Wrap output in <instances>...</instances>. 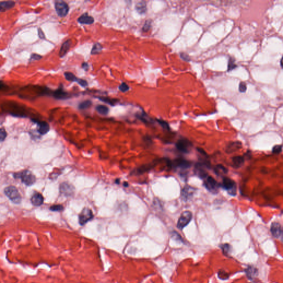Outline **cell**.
Segmentation results:
<instances>
[{
  "instance_id": "cell-1",
  "label": "cell",
  "mask_w": 283,
  "mask_h": 283,
  "mask_svg": "<svg viewBox=\"0 0 283 283\" xmlns=\"http://www.w3.org/2000/svg\"><path fill=\"white\" fill-rule=\"evenodd\" d=\"M14 176L15 177L20 179L22 182L27 186H31L35 181V175L28 170H24L23 172L15 174Z\"/></svg>"
},
{
  "instance_id": "cell-2",
  "label": "cell",
  "mask_w": 283,
  "mask_h": 283,
  "mask_svg": "<svg viewBox=\"0 0 283 283\" xmlns=\"http://www.w3.org/2000/svg\"><path fill=\"white\" fill-rule=\"evenodd\" d=\"M5 194L11 200L15 203H20L21 196L17 189L13 186H9L5 188Z\"/></svg>"
},
{
  "instance_id": "cell-3",
  "label": "cell",
  "mask_w": 283,
  "mask_h": 283,
  "mask_svg": "<svg viewBox=\"0 0 283 283\" xmlns=\"http://www.w3.org/2000/svg\"><path fill=\"white\" fill-rule=\"evenodd\" d=\"M210 167V164L209 162H200L196 164L195 172L196 175L201 179H205L208 176V174L206 172V168H209Z\"/></svg>"
},
{
  "instance_id": "cell-4",
  "label": "cell",
  "mask_w": 283,
  "mask_h": 283,
  "mask_svg": "<svg viewBox=\"0 0 283 283\" xmlns=\"http://www.w3.org/2000/svg\"><path fill=\"white\" fill-rule=\"evenodd\" d=\"M221 186L229 192V194L231 195L235 196L236 195V184L231 179L227 177H223L222 184Z\"/></svg>"
},
{
  "instance_id": "cell-5",
  "label": "cell",
  "mask_w": 283,
  "mask_h": 283,
  "mask_svg": "<svg viewBox=\"0 0 283 283\" xmlns=\"http://www.w3.org/2000/svg\"><path fill=\"white\" fill-rule=\"evenodd\" d=\"M192 214L191 212L189 211L183 212L180 215V217L177 222V228L180 229H183L190 223V222L192 221Z\"/></svg>"
},
{
  "instance_id": "cell-6",
  "label": "cell",
  "mask_w": 283,
  "mask_h": 283,
  "mask_svg": "<svg viewBox=\"0 0 283 283\" xmlns=\"http://www.w3.org/2000/svg\"><path fill=\"white\" fill-rule=\"evenodd\" d=\"M55 9L58 15L60 17H65L68 13L69 7L68 5L63 1H57L55 2Z\"/></svg>"
},
{
  "instance_id": "cell-7",
  "label": "cell",
  "mask_w": 283,
  "mask_h": 283,
  "mask_svg": "<svg viewBox=\"0 0 283 283\" xmlns=\"http://www.w3.org/2000/svg\"><path fill=\"white\" fill-rule=\"evenodd\" d=\"M204 186L212 193H217L220 185L214 177L211 176H207L204 181Z\"/></svg>"
},
{
  "instance_id": "cell-8",
  "label": "cell",
  "mask_w": 283,
  "mask_h": 283,
  "mask_svg": "<svg viewBox=\"0 0 283 283\" xmlns=\"http://www.w3.org/2000/svg\"><path fill=\"white\" fill-rule=\"evenodd\" d=\"M177 148L179 151L183 153H188L190 151L192 144L187 139H180L176 144Z\"/></svg>"
},
{
  "instance_id": "cell-9",
  "label": "cell",
  "mask_w": 283,
  "mask_h": 283,
  "mask_svg": "<svg viewBox=\"0 0 283 283\" xmlns=\"http://www.w3.org/2000/svg\"><path fill=\"white\" fill-rule=\"evenodd\" d=\"M94 217L93 213L90 209L88 208H85L83 209V211L80 213L79 218V223L81 225H84L86 224L87 222H88L89 221L92 220V218Z\"/></svg>"
},
{
  "instance_id": "cell-10",
  "label": "cell",
  "mask_w": 283,
  "mask_h": 283,
  "mask_svg": "<svg viewBox=\"0 0 283 283\" xmlns=\"http://www.w3.org/2000/svg\"><path fill=\"white\" fill-rule=\"evenodd\" d=\"M195 191V189L194 188L189 185H185L181 192L182 199L185 201L190 200L194 195Z\"/></svg>"
},
{
  "instance_id": "cell-11",
  "label": "cell",
  "mask_w": 283,
  "mask_h": 283,
  "mask_svg": "<svg viewBox=\"0 0 283 283\" xmlns=\"http://www.w3.org/2000/svg\"><path fill=\"white\" fill-rule=\"evenodd\" d=\"M170 166L180 169H186L191 166V163L183 158H178L174 160L173 163H170Z\"/></svg>"
},
{
  "instance_id": "cell-12",
  "label": "cell",
  "mask_w": 283,
  "mask_h": 283,
  "mask_svg": "<svg viewBox=\"0 0 283 283\" xmlns=\"http://www.w3.org/2000/svg\"><path fill=\"white\" fill-rule=\"evenodd\" d=\"M64 76H65L66 79L68 81L76 82L80 85V86H83V87H86V86H88V82L86 81V80L77 78L72 73L65 72L64 73Z\"/></svg>"
},
{
  "instance_id": "cell-13",
  "label": "cell",
  "mask_w": 283,
  "mask_h": 283,
  "mask_svg": "<svg viewBox=\"0 0 283 283\" xmlns=\"http://www.w3.org/2000/svg\"><path fill=\"white\" fill-rule=\"evenodd\" d=\"M60 190L61 193L64 195L70 196L73 194L74 188L73 185L68 183H63L60 185Z\"/></svg>"
},
{
  "instance_id": "cell-14",
  "label": "cell",
  "mask_w": 283,
  "mask_h": 283,
  "mask_svg": "<svg viewBox=\"0 0 283 283\" xmlns=\"http://www.w3.org/2000/svg\"><path fill=\"white\" fill-rule=\"evenodd\" d=\"M53 95L55 99L59 100H64L66 99H68L70 96L69 93L64 91L63 85H60L58 89L53 92Z\"/></svg>"
},
{
  "instance_id": "cell-15",
  "label": "cell",
  "mask_w": 283,
  "mask_h": 283,
  "mask_svg": "<svg viewBox=\"0 0 283 283\" xmlns=\"http://www.w3.org/2000/svg\"><path fill=\"white\" fill-rule=\"evenodd\" d=\"M270 231L275 238H279L282 236L281 226L277 222H273L272 223L270 228Z\"/></svg>"
},
{
  "instance_id": "cell-16",
  "label": "cell",
  "mask_w": 283,
  "mask_h": 283,
  "mask_svg": "<svg viewBox=\"0 0 283 283\" xmlns=\"http://www.w3.org/2000/svg\"><path fill=\"white\" fill-rule=\"evenodd\" d=\"M77 21L79 23L83 24H91L94 22V19L92 16H89L88 13H85L84 14H82L80 17L77 19Z\"/></svg>"
},
{
  "instance_id": "cell-17",
  "label": "cell",
  "mask_w": 283,
  "mask_h": 283,
  "mask_svg": "<svg viewBox=\"0 0 283 283\" xmlns=\"http://www.w3.org/2000/svg\"><path fill=\"white\" fill-rule=\"evenodd\" d=\"M242 147V143L240 142H233L229 143L226 147V151L228 153H232L237 151Z\"/></svg>"
},
{
  "instance_id": "cell-18",
  "label": "cell",
  "mask_w": 283,
  "mask_h": 283,
  "mask_svg": "<svg viewBox=\"0 0 283 283\" xmlns=\"http://www.w3.org/2000/svg\"><path fill=\"white\" fill-rule=\"evenodd\" d=\"M44 201V198L42 194L36 192L32 196L31 198L32 203L35 206H39L42 205Z\"/></svg>"
},
{
  "instance_id": "cell-19",
  "label": "cell",
  "mask_w": 283,
  "mask_h": 283,
  "mask_svg": "<svg viewBox=\"0 0 283 283\" xmlns=\"http://www.w3.org/2000/svg\"><path fill=\"white\" fill-rule=\"evenodd\" d=\"M50 127L48 123L45 121L38 122V131L40 135H45L48 132Z\"/></svg>"
},
{
  "instance_id": "cell-20",
  "label": "cell",
  "mask_w": 283,
  "mask_h": 283,
  "mask_svg": "<svg viewBox=\"0 0 283 283\" xmlns=\"http://www.w3.org/2000/svg\"><path fill=\"white\" fill-rule=\"evenodd\" d=\"M72 41L70 39L66 40L63 43L61 47L60 52H59V56L60 58H63L66 54V53L69 51V49L72 46Z\"/></svg>"
},
{
  "instance_id": "cell-21",
  "label": "cell",
  "mask_w": 283,
  "mask_h": 283,
  "mask_svg": "<svg viewBox=\"0 0 283 283\" xmlns=\"http://www.w3.org/2000/svg\"><path fill=\"white\" fill-rule=\"evenodd\" d=\"M15 5L13 1H2L0 2V12H5L13 8Z\"/></svg>"
},
{
  "instance_id": "cell-22",
  "label": "cell",
  "mask_w": 283,
  "mask_h": 283,
  "mask_svg": "<svg viewBox=\"0 0 283 283\" xmlns=\"http://www.w3.org/2000/svg\"><path fill=\"white\" fill-rule=\"evenodd\" d=\"M244 162V157L243 156H236L232 158L233 165L236 168H238L243 166Z\"/></svg>"
},
{
  "instance_id": "cell-23",
  "label": "cell",
  "mask_w": 283,
  "mask_h": 283,
  "mask_svg": "<svg viewBox=\"0 0 283 283\" xmlns=\"http://www.w3.org/2000/svg\"><path fill=\"white\" fill-rule=\"evenodd\" d=\"M136 9L140 14H144L147 11V5L146 2L140 1L137 3Z\"/></svg>"
},
{
  "instance_id": "cell-24",
  "label": "cell",
  "mask_w": 283,
  "mask_h": 283,
  "mask_svg": "<svg viewBox=\"0 0 283 283\" xmlns=\"http://www.w3.org/2000/svg\"><path fill=\"white\" fill-rule=\"evenodd\" d=\"M214 171L218 175H220L227 174L228 172V169L222 165L218 164L214 167Z\"/></svg>"
},
{
  "instance_id": "cell-25",
  "label": "cell",
  "mask_w": 283,
  "mask_h": 283,
  "mask_svg": "<svg viewBox=\"0 0 283 283\" xmlns=\"http://www.w3.org/2000/svg\"><path fill=\"white\" fill-rule=\"evenodd\" d=\"M246 272H247V277L249 279H252V278H254L257 275V270L253 266H249L246 270Z\"/></svg>"
},
{
  "instance_id": "cell-26",
  "label": "cell",
  "mask_w": 283,
  "mask_h": 283,
  "mask_svg": "<svg viewBox=\"0 0 283 283\" xmlns=\"http://www.w3.org/2000/svg\"><path fill=\"white\" fill-rule=\"evenodd\" d=\"M96 110L99 114L102 115H106L108 114L109 112V108L104 105H98L96 107Z\"/></svg>"
},
{
  "instance_id": "cell-27",
  "label": "cell",
  "mask_w": 283,
  "mask_h": 283,
  "mask_svg": "<svg viewBox=\"0 0 283 283\" xmlns=\"http://www.w3.org/2000/svg\"><path fill=\"white\" fill-rule=\"evenodd\" d=\"M102 47L101 46L100 44L96 43V44H95L94 46H93V47H92L91 54H99L102 51Z\"/></svg>"
},
{
  "instance_id": "cell-28",
  "label": "cell",
  "mask_w": 283,
  "mask_h": 283,
  "mask_svg": "<svg viewBox=\"0 0 283 283\" xmlns=\"http://www.w3.org/2000/svg\"><path fill=\"white\" fill-rule=\"evenodd\" d=\"M100 100L102 101L105 102V103H108L109 105L114 106L116 103L117 102V100L116 99H112L110 98H107V97H100L99 98Z\"/></svg>"
},
{
  "instance_id": "cell-29",
  "label": "cell",
  "mask_w": 283,
  "mask_h": 283,
  "mask_svg": "<svg viewBox=\"0 0 283 283\" xmlns=\"http://www.w3.org/2000/svg\"><path fill=\"white\" fill-rule=\"evenodd\" d=\"M92 102L91 101L86 100L81 102L79 106V108L80 110H85L88 109L91 106Z\"/></svg>"
},
{
  "instance_id": "cell-30",
  "label": "cell",
  "mask_w": 283,
  "mask_h": 283,
  "mask_svg": "<svg viewBox=\"0 0 283 283\" xmlns=\"http://www.w3.org/2000/svg\"><path fill=\"white\" fill-rule=\"evenodd\" d=\"M236 68H237V65L235 63V60L231 58H230L229 59V64H228V70L232 71V70L235 69Z\"/></svg>"
},
{
  "instance_id": "cell-31",
  "label": "cell",
  "mask_w": 283,
  "mask_h": 283,
  "mask_svg": "<svg viewBox=\"0 0 283 283\" xmlns=\"http://www.w3.org/2000/svg\"><path fill=\"white\" fill-rule=\"evenodd\" d=\"M64 207L61 205H53L50 207V210L52 211H63Z\"/></svg>"
},
{
  "instance_id": "cell-32",
  "label": "cell",
  "mask_w": 283,
  "mask_h": 283,
  "mask_svg": "<svg viewBox=\"0 0 283 283\" xmlns=\"http://www.w3.org/2000/svg\"><path fill=\"white\" fill-rule=\"evenodd\" d=\"M119 90L122 92H126L129 90V87L126 83H122L119 86Z\"/></svg>"
},
{
  "instance_id": "cell-33",
  "label": "cell",
  "mask_w": 283,
  "mask_h": 283,
  "mask_svg": "<svg viewBox=\"0 0 283 283\" xmlns=\"http://www.w3.org/2000/svg\"><path fill=\"white\" fill-rule=\"evenodd\" d=\"M282 151V146L281 145H276L274 146L272 149V152L274 154H279Z\"/></svg>"
},
{
  "instance_id": "cell-34",
  "label": "cell",
  "mask_w": 283,
  "mask_h": 283,
  "mask_svg": "<svg viewBox=\"0 0 283 283\" xmlns=\"http://www.w3.org/2000/svg\"><path fill=\"white\" fill-rule=\"evenodd\" d=\"M157 121L158 122V123H159L161 126L163 127V128L166 129V130H169L170 127H169L168 123H167L166 122L162 120H157Z\"/></svg>"
},
{
  "instance_id": "cell-35",
  "label": "cell",
  "mask_w": 283,
  "mask_h": 283,
  "mask_svg": "<svg viewBox=\"0 0 283 283\" xmlns=\"http://www.w3.org/2000/svg\"><path fill=\"white\" fill-rule=\"evenodd\" d=\"M238 90L240 92L242 93H244L247 91V85L246 83L241 82L239 84V87H238Z\"/></svg>"
},
{
  "instance_id": "cell-36",
  "label": "cell",
  "mask_w": 283,
  "mask_h": 283,
  "mask_svg": "<svg viewBox=\"0 0 283 283\" xmlns=\"http://www.w3.org/2000/svg\"><path fill=\"white\" fill-rule=\"evenodd\" d=\"M151 21L150 20H147L145 22V24L143 26V32H148L149 30L150 29V28H151Z\"/></svg>"
},
{
  "instance_id": "cell-37",
  "label": "cell",
  "mask_w": 283,
  "mask_h": 283,
  "mask_svg": "<svg viewBox=\"0 0 283 283\" xmlns=\"http://www.w3.org/2000/svg\"><path fill=\"white\" fill-rule=\"evenodd\" d=\"M6 136H7V133H6L5 129L3 128H0V141H3L5 140Z\"/></svg>"
},
{
  "instance_id": "cell-38",
  "label": "cell",
  "mask_w": 283,
  "mask_h": 283,
  "mask_svg": "<svg viewBox=\"0 0 283 283\" xmlns=\"http://www.w3.org/2000/svg\"><path fill=\"white\" fill-rule=\"evenodd\" d=\"M222 249L223 252L225 255H227L230 252V246L228 244H225L222 246Z\"/></svg>"
},
{
  "instance_id": "cell-39",
  "label": "cell",
  "mask_w": 283,
  "mask_h": 283,
  "mask_svg": "<svg viewBox=\"0 0 283 283\" xmlns=\"http://www.w3.org/2000/svg\"><path fill=\"white\" fill-rule=\"evenodd\" d=\"M42 58V57L39 55L36 54H33L31 57V59L30 61H35V60H39Z\"/></svg>"
},
{
  "instance_id": "cell-40",
  "label": "cell",
  "mask_w": 283,
  "mask_h": 283,
  "mask_svg": "<svg viewBox=\"0 0 283 283\" xmlns=\"http://www.w3.org/2000/svg\"><path fill=\"white\" fill-rule=\"evenodd\" d=\"M180 57L181 59H183V60L186 61H190V57H189V55L186 54H185V53H181L180 54Z\"/></svg>"
},
{
  "instance_id": "cell-41",
  "label": "cell",
  "mask_w": 283,
  "mask_h": 283,
  "mask_svg": "<svg viewBox=\"0 0 283 283\" xmlns=\"http://www.w3.org/2000/svg\"><path fill=\"white\" fill-rule=\"evenodd\" d=\"M82 68L83 69H84L85 71H87L88 70V69L89 68V64L87 63H83L82 64Z\"/></svg>"
},
{
  "instance_id": "cell-42",
  "label": "cell",
  "mask_w": 283,
  "mask_h": 283,
  "mask_svg": "<svg viewBox=\"0 0 283 283\" xmlns=\"http://www.w3.org/2000/svg\"><path fill=\"white\" fill-rule=\"evenodd\" d=\"M38 34H39V37L40 38L42 39H43L44 38V35L43 33V32L41 30V29H39V31H38Z\"/></svg>"
},
{
  "instance_id": "cell-43",
  "label": "cell",
  "mask_w": 283,
  "mask_h": 283,
  "mask_svg": "<svg viewBox=\"0 0 283 283\" xmlns=\"http://www.w3.org/2000/svg\"><path fill=\"white\" fill-rule=\"evenodd\" d=\"M197 151L199 152V153H200L201 155H207V154L206 153V152L204 151V150L202 148H197Z\"/></svg>"
},
{
  "instance_id": "cell-44",
  "label": "cell",
  "mask_w": 283,
  "mask_h": 283,
  "mask_svg": "<svg viewBox=\"0 0 283 283\" xmlns=\"http://www.w3.org/2000/svg\"><path fill=\"white\" fill-rule=\"evenodd\" d=\"M281 63H282V59L280 60V64H281V67H282V65H281Z\"/></svg>"
}]
</instances>
